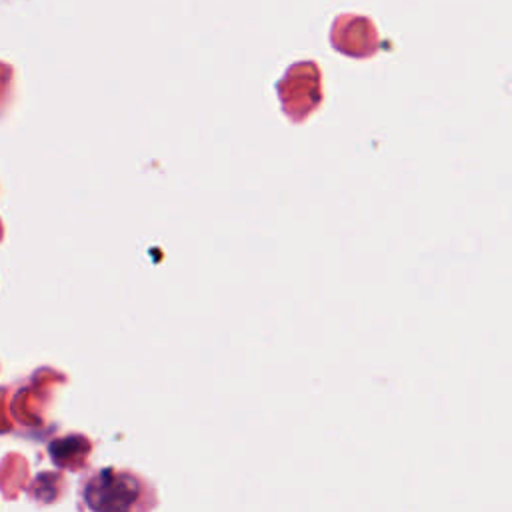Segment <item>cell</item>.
Segmentation results:
<instances>
[]
</instances>
